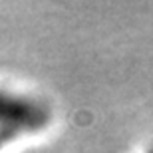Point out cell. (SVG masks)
<instances>
[{"label":"cell","instance_id":"cell-1","mask_svg":"<svg viewBox=\"0 0 153 153\" xmlns=\"http://www.w3.org/2000/svg\"><path fill=\"white\" fill-rule=\"evenodd\" d=\"M149 153H153V151H149Z\"/></svg>","mask_w":153,"mask_h":153}]
</instances>
